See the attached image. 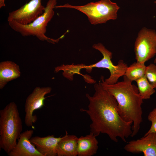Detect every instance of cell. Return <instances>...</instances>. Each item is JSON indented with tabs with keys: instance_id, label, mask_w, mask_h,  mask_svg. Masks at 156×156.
I'll list each match as a JSON object with an SVG mask.
<instances>
[{
	"instance_id": "cell-1",
	"label": "cell",
	"mask_w": 156,
	"mask_h": 156,
	"mask_svg": "<svg viewBox=\"0 0 156 156\" xmlns=\"http://www.w3.org/2000/svg\"><path fill=\"white\" fill-rule=\"evenodd\" d=\"M95 92L91 96L86 94L89 103L85 112L92 121L90 132L96 137L100 133L107 134L113 141L118 142L117 138L126 142L132 133L133 123L124 121L118 112V103L114 97L105 90L100 82L94 86Z\"/></svg>"
},
{
	"instance_id": "cell-2",
	"label": "cell",
	"mask_w": 156,
	"mask_h": 156,
	"mask_svg": "<svg viewBox=\"0 0 156 156\" xmlns=\"http://www.w3.org/2000/svg\"><path fill=\"white\" fill-rule=\"evenodd\" d=\"M101 79L100 82L103 88L116 100L120 117L125 122L133 123L131 136L134 137L139 132L142 121V105L143 99L137 87L125 76L123 81L113 84L106 83L103 76Z\"/></svg>"
},
{
	"instance_id": "cell-3",
	"label": "cell",
	"mask_w": 156,
	"mask_h": 156,
	"mask_svg": "<svg viewBox=\"0 0 156 156\" xmlns=\"http://www.w3.org/2000/svg\"><path fill=\"white\" fill-rule=\"evenodd\" d=\"M22 129L17 106L11 102L0 111V148L9 153L17 143Z\"/></svg>"
},
{
	"instance_id": "cell-4",
	"label": "cell",
	"mask_w": 156,
	"mask_h": 156,
	"mask_svg": "<svg viewBox=\"0 0 156 156\" xmlns=\"http://www.w3.org/2000/svg\"><path fill=\"white\" fill-rule=\"evenodd\" d=\"M57 3V0H49L43 13L29 24L22 25L12 20L8 22L9 25L13 30L23 37L32 36L41 41H46L53 44L57 43L63 38L64 34L57 39L50 38L45 35L48 24L54 15L53 9Z\"/></svg>"
},
{
	"instance_id": "cell-5",
	"label": "cell",
	"mask_w": 156,
	"mask_h": 156,
	"mask_svg": "<svg viewBox=\"0 0 156 156\" xmlns=\"http://www.w3.org/2000/svg\"><path fill=\"white\" fill-rule=\"evenodd\" d=\"M55 8H66L77 10L85 14L92 25L104 23L107 21L116 20L120 8L111 0H100L91 2L84 5L75 6L67 3L56 5Z\"/></svg>"
},
{
	"instance_id": "cell-6",
	"label": "cell",
	"mask_w": 156,
	"mask_h": 156,
	"mask_svg": "<svg viewBox=\"0 0 156 156\" xmlns=\"http://www.w3.org/2000/svg\"><path fill=\"white\" fill-rule=\"evenodd\" d=\"M92 47L101 52L103 56V58L98 62L88 66L80 64V69L85 68L86 71L88 73L91 72L93 68L108 69L110 72V75L108 78L104 80L105 82L108 84L111 85L118 82L119 79L125 75L128 67L127 64L125 63L122 60H120L117 65H114L111 60L112 53L101 43L94 44Z\"/></svg>"
},
{
	"instance_id": "cell-7",
	"label": "cell",
	"mask_w": 156,
	"mask_h": 156,
	"mask_svg": "<svg viewBox=\"0 0 156 156\" xmlns=\"http://www.w3.org/2000/svg\"><path fill=\"white\" fill-rule=\"evenodd\" d=\"M136 62L145 63L156 54V31L144 27L138 32L134 47Z\"/></svg>"
},
{
	"instance_id": "cell-8",
	"label": "cell",
	"mask_w": 156,
	"mask_h": 156,
	"mask_svg": "<svg viewBox=\"0 0 156 156\" xmlns=\"http://www.w3.org/2000/svg\"><path fill=\"white\" fill-rule=\"evenodd\" d=\"M52 88L49 87H36L26 99L25 105L24 122L28 127H32L37 120L34 111L40 109L44 105L45 95L50 93Z\"/></svg>"
},
{
	"instance_id": "cell-9",
	"label": "cell",
	"mask_w": 156,
	"mask_h": 156,
	"mask_svg": "<svg viewBox=\"0 0 156 156\" xmlns=\"http://www.w3.org/2000/svg\"><path fill=\"white\" fill-rule=\"evenodd\" d=\"M42 0H31L18 9L10 12L8 22L14 20L22 25H27L33 21L44 12L45 7Z\"/></svg>"
},
{
	"instance_id": "cell-10",
	"label": "cell",
	"mask_w": 156,
	"mask_h": 156,
	"mask_svg": "<svg viewBox=\"0 0 156 156\" xmlns=\"http://www.w3.org/2000/svg\"><path fill=\"white\" fill-rule=\"evenodd\" d=\"M124 148L133 153H142L144 156H156V132L150 133L140 139L130 141Z\"/></svg>"
},
{
	"instance_id": "cell-11",
	"label": "cell",
	"mask_w": 156,
	"mask_h": 156,
	"mask_svg": "<svg viewBox=\"0 0 156 156\" xmlns=\"http://www.w3.org/2000/svg\"><path fill=\"white\" fill-rule=\"evenodd\" d=\"M33 130L22 132L14 148L7 154L9 156H43L31 142Z\"/></svg>"
},
{
	"instance_id": "cell-12",
	"label": "cell",
	"mask_w": 156,
	"mask_h": 156,
	"mask_svg": "<svg viewBox=\"0 0 156 156\" xmlns=\"http://www.w3.org/2000/svg\"><path fill=\"white\" fill-rule=\"evenodd\" d=\"M63 137H56L53 135L44 137L35 136L30 141L43 156H56L57 146Z\"/></svg>"
},
{
	"instance_id": "cell-13",
	"label": "cell",
	"mask_w": 156,
	"mask_h": 156,
	"mask_svg": "<svg viewBox=\"0 0 156 156\" xmlns=\"http://www.w3.org/2000/svg\"><path fill=\"white\" fill-rule=\"evenodd\" d=\"M21 72L19 66L13 62L6 61L0 63V89L9 81L19 77Z\"/></svg>"
},
{
	"instance_id": "cell-14",
	"label": "cell",
	"mask_w": 156,
	"mask_h": 156,
	"mask_svg": "<svg viewBox=\"0 0 156 156\" xmlns=\"http://www.w3.org/2000/svg\"><path fill=\"white\" fill-rule=\"evenodd\" d=\"M96 136L93 133L78 138L77 149V156H92L97 153L98 142Z\"/></svg>"
},
{
	"instance_id": "cell-15",
	"label": "cell",
	"mask_w": 156,
	"mask_h": 156,
	"mask_svg": "<svg viewBox=\"0 0 156 156\" xmlns=\"http://www.w3.org/2000/svg\"><path fill=\"white\" fill-rule=\"evenodd\" d=\"M65 135L58 143L57 148V156H77L78 138L75 135H68L66 131Z\"/></svg>"
},
{
	"instance_id": "cell-16",
	"label": "cell",
	"mask_w": 156,
	"mask_h": 156,
	"mask_svg": "<svg viewBox=\"0 0 156 156\" xmlns=\"http://www.w3.org/2000/svg\"><path fill=\"white\" fill-rule=\"evenodd\" d=\"M146 68L145 63L135 62L128 66L124 76L131 81H136L145 76Z\"/></svg>"
},
{
	"instance_id": "cell-17",
	"label": "cell",
	"mask_w": 156,
	"mask_h": 156,
	"mask_svg": "<svg viewBox=\"0 0 156 156\" xmlns=\"http://www.w3.org/2000/svg\"><path fill=\"white\" fill-rule=\"evenodd\" d=\"M139 93L143 100L148 99L155 92L145 75L135 81Z\"/></svg>"
},
{
	"instance_id": "cell-18",
	"label": "cell",
	"mask_w": 156,
	"mask_h": 156,
	"mask_svg": "<svg viewBox=\"0 0 156 156\" xmlns=\"http://www.w3.org/2000/svg\"><path fill=\"white\" fill-rule=\"evenodd\" d=\"M145 76L154 88H156V65L150 64L146 66Z\"/></svg>"
},
{
	"instance_id": "cell-19",
	"label": "cell",
	"mask_w": 156,
	"mask_h": 156,
	"mask_svg": "<svg viewBox=\"0 0 156 156\" xmlns=\"http://www.w3.org/2000/svg\"><path fill=\"white\" fill-rule=\"evenodd\" d=\"M148 119L151 123V127L148 131L144 134L156 132V108H154L148 114Z\"/></svg>"
},
{
	"instance_id": "cell-20",
	"label": "cell",
	"mask_w": 156,
	"mask_h": 156,
	"mask_svg": "<svg viewBox=\"0 0 156 156\" xmlns=\"http://www.w3.org/2000/svg\"><path fill=\"white\" fill-rule=\"evenodd\" d=\"M5 0H0V8L5 6Z\"/></svg>"
},
{
	"instance_id": "cell-21",
	"label": "cell",
	"mask_w": 156,
	"mask_h": 156,
	"mask_svg": "<svg viewBox=\"0 0 156 156\" xmlns=\"http://www.w3.org/2000/svg\"><path fill=\"white\" fill-rule=\"evenodd\" d=\"M156 57L154 60V62L155 63H156Z\"/></svg>"
},
{
	"instance_id": "cell-22",
	"label": "cell",
	"mask_w": 156,
	"mask_h": 156,
	"mask_svg": "<svg viewBox=\"0 0 156 156\" xmlns=\"http://www.w3.org/2000/svg\"><path fill=\"white\" fill-rule=\"evenodd\" d=\"M155 3L156 4V0L155 1Z\"/></svg>"
}]
</instances>
